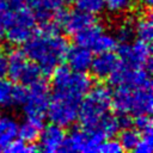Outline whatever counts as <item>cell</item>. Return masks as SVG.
<instances>
[{"mask_svg":"<svg viewBox=\"0 0 153 153\" xmlns=\"http://www.w3.org/2000/svg\"><path fill=\"white\" fill-rule=\"evenodd\" d=\"M23 44V51L26 57L36 62L44 74H50L61 63L68 50V42L63 36L60 33L45 35L38 30Z\"/></svg>","mask_w":153,"mask_h":153,"instance_id":"cell-1","label":"cell"},{"mask_svg":"<svg viewBox=\"0 0 153 153\" xmlns=\"http://www.w3.org/2000/svg\"><path fill=\"white\" fill-rule=\"evenodd\" d=\"M111 90L109 86L99 84L92 86L80 102L78 118L86 129H94L100 117L111 108Z\"/></svg>","mask_w":153,"mask_h":153,"instance_id":"cell-2","label":"cell"},{"mask_svg":"<svg viewBox=\"0 0 153 153\" xmlns=\"http://www.w3.org/2000/svg\"><path fill=\"white\" fill-rule=\"evenodd\" d=\"M81 98L69 94L67 92H54L49 100L45 115L50 123L57 124L62 128L73 126L79 115V105Z\"/></svg>","mask_w":153,"mask_h":153,"instance_id":"cell-3","label":"cell"},{"mask_svg":"<svg viewBox=\"0 0 153 153\" xmlns=\"http://www.w3.org/2000/svg\"><path fill=\"white\" fill-rule=\"evenodd\" d=\"M36 22L33 12L26 6L17 11H12L5 30L7 42L12 45H20L26 42L35 32Z\"/></svg>","mask_w":153,"mask_h":153,"instance_id":"cell-4","label":"cell"},{"mask_svg":"<svg viewBox=\"0 0 153 153\" xmlns=\"http://www.w3.org/2000/svg\"><path fill=\"white\" fill-rule=\"evenodd\" d=\"M121 63L133 68H145L152 71V48L148 42L136 41L134 43H123L118 48Z\"/></svg>","mask_w":153,"mask_h":153,"instance_id":"cell-5","label":"cell"},{"mask_svg":"<svg viewBox=\"0 0 153 153\" xmlns=\"http://www.w3.org/2000/svg\"><path fill=\"white\" fill-rule=\"evenodd\" d=\"M103 140L97 129L74 128L66 136L60 152H97Z\"/></svg>","mask_w":153,"mask_h":153,"instance_id":"cell-6","label":"cell"},{"mask_svg":"<svg viewBox=\"0 0 153 153\" xmlns=\"http://www.w3.org/2000/svg\"><path fill=\"white\" fill-rule=\"evenodd\" d=\"M27 88V97L25 103L22 105L25 116L43 118L50 100L49 84L44 79H39Z\"/></svg>","mask_w":153,"mask_h":153,"instance_id":"cell-7","label":"cell"},{"mask_svg":"<svg viewBox=\"0 0 153 153\" xmlns=\"http://www.w3.org/2000/svg\"><path fill=\"white\" fill-rule=\"evenodd\" d=\"M114 86H129L133 88L152 86L149 72L145 68H133L121 63L108 78Z\"/></svg>","mask_w":153,"mask_h":153,"instance_id":"cell-8","label":"cell"},{"mask_svg":"<svg viewBox=\"0 0 153 153\" xmlns=\"http://www.w3.org/2000/svg\"><path fill=\"white\" fill-rule=\"evenodd\" d=\"M53 18L67 35L72 36L84 30L85 27L97 23V18L94 17V14L84 12L78 8L73 11H65L63 8H61L54 14Z\"/></svg>","mask_w":153,"mask_h":153,"instance_id":"cell-9","label":"cell"},{"mask_svg":"<svg viewBox=\"0 0 153 153\" xmlns=\"http://www.w3.org/2000/svg\"><path fill=\"white\" fill-rule=\"evenodd\" d=\"M66 139V133L62 127L50 123L42 128L41 134L38 136V151H43L45 153L60 152L62 143Z\"/></svg>","mask_w":153,"mask_h":153,"instance_id":"cell-10","label":"cell"},{"mask_svg":"<svg viewBox=\"0 0 153 153\" xmlns=\"http://www.w3.org/2000/svg\"><path fill=\"white\" fill-rule=\"evenodd\" d=\"M120 65V57L112 51H103L98 53L94 57H92V62L90 66V71L96 79L104 80L110 76V74L117 68Z\"/></svg>","mask_w":153,"mask_h":153,"instance_id":"cell-11","label":"cell"},{"mask_svg":"<svg viewBox=\"0 0 153 153\" xmlns=\"http://www.w3.org/2000/svg\"><path fill=\"white\" fill-rule=\"evenodd\" d=\"M92 57L93 55L91 49L78 44L71 48L68 47V50L65 56L67 66L74 72H87L90 69Z\"/></svg>","mask_w":153,"mask_h":153,"instance_id":"cell-12","label":"cell"},{"mask_svg":"<svg viewBox=\"0 0 153 153\" xmlns=\"http://www.w3.org/2000/svg\"><path fill=\"white\" fill-rule=\"evenodd\" d=\"M25 4L33 12L36 20L43 23L53 19L54 14L63 8L65 0H25Z\"/></svg>","mask_w":153,"mask_h":153,"instance_id":"cell-13","label":"cell"},{"mask_svg":"<svg viewBox=\"0 0 153 153\" xmlns=\"http://www.w3.org/2000/svg\"><path fill=\"white\" fill-rule=\"evenodd\" d=\"M92 86H93V80L86 72L72 71L65 87L61 91H56V92H67L69 94L76 96L82 99V97L91 90Z\"/></svg>","mask_w":153,"mask_h":153,"instance_id":"cell-14","label":"cell"},{"mask_svg":"<svg viewBox=\"0 0 153 153\" xmlns=\"http://www.w3.org/2000/svg\"><path fill=\"white\" fill-rule=\"evenodd\" d=\"M153 109V99H152V86H143L133 88L131 96V105L130 112L133 115L146 114L151 115Z\"/></svg>","mask_w":153,"mask_h":153,"instance_id":"cell-15","label":"cell"},{"mask_svg":"<svg viewBox=\"0 0 153 153\" xmlns=\"http://www.w3.org/2000/svg\"><path fill=\"white\" fill-rule=\"evenodd\" d=\"M43 128V118L38 117H27L20 123H18L17 136L25 142H35Z\"/></svg>","mask_w":153,"mask_h":153,"instance_id":"cell-16","label":"cell"},{"mask_svg":"<svg viewBox=\"0 0 153 153\" xmlns=\"http://www.w3.org/2000/svg\"><path fill=\"white\" fill-rule=\"evenodd\" d=\"M27 62L25 53L19 48H13L7 54V75L11 80L18 81L23 68Z\"/></svg>","mask_w":153,"mask_h":153,"instance_id":"cell-17","label":"cell"},{"mask_svg":"<svg viewBox=\"0 0 153 153\" xmlns=\"http://www.w3.org/2000/svg\"><path fill=\"white\" fill-rule=\"evenodd\" d=\"M117 88L111 94V106L117 114H129L131 105L133 87L129 86H116Z\"/></svg>","mask_w":153,"mask_h":153,"instance_id":"cell-18","label":"cell"},{"mask_svg":"<svg viewBox=\"0 0 153 153\" xmlns=\"http://www.w3.org/2000/svg\"><path fill=\"white\" fill-rule=\"evenodd\" d=\"M135 37L140 41L151 43L153 38V24H152V13L151 7H147L146 13H143L140 18H137L134 23Z\"/></svg>","mask_w":153,"mask_h":153,"instance_id":"cell-19","label":"cell"},{"mask_svg":"<svg viewBox=\"0 0 153 153\" xmlns=\"http://www.w3.org/2000/svg\"><path fill=\"white\" fill-rule=\"evenodd\" d=\"M18 122L12 116H0V151L17 137Z\"/></svg>","mask_w":153,"mask_h":153,"instance_id":"cell-20","label":"cell"},{"mask_svg":"<svg viewBox=\"0 0 153 153\" xmlns=\"http://www.w3.org/2000/svg\"><path fill=\"white\" fill-rule=\"evenodd\" d=\"M94 129H97L103 135L104 139H110L118 134V131L121 130V127H120L117 116L105 112L98 121Z\"/></svg>","mask_w":153,"mask_h":153,"instance_id":"cell-21","label":"cell"},{"mask_svg":"<svg viewBox=\"0 0 153 153\" xmlns=\"http://www.w3.org/2000/svg\"><path fill=\"white\" fill-rule=\"evenodd\" d=\"M103 26L94 23L87 27H85L84 30L79 31L78 33L74 35V39H75V43L78 45H81V47H86L88 49H91V47L93 45L94 41L97 39V37L99 36V33L103 31Z\"/></svg>","mask_w":153,"mask_h":153,"instance_id":"cell-22","label":"cell"},{"mask_svg":"<svg viewBox=\"0 0 153 153\" xmlns=\"http://www.w3.org/2000/svg\"><path fill=\"white\" fill-rule=\"evenodd\" d=\"M135 19L126 18L123 19L115 29V38L120 43H130L135 38V29H134Z\"/></svg>","mask_w":153,"mask_h":153,"instance_id":"cell-23","label":"cell"},{"mask_svg":"<svg viewBox=\"0 0 153 153\" xmlns=\"http://www.w3.org/2000/svg\"><path fill=\"white\" fill-rule=\"evenodd\" d=\"M117 43L118 42L112 33L103 30L91 47V51H94L96 54L103 51H112L117 48Z\"/></svg>","mask_w":153,"mask_h":153,"instance_id":"cell-24","label":"cell"},{"mask_svg":"<svg viewBox=\"0 0 153 153\" xmlns=\"http://www.w3.org/2000/svg\"><path fill=\"white\" fill-rule=\"evenodd\" d=\"M41 78H42L41 67L36 62L31 61V62H26L25 67L22 71V74L19 76L18 81H20V84H23L25 86H30L33 82H36L37 80H39Z\"/></svg>","mask_w":153,"mask_h":153,"instance_id":"cell-25","label":"cell"},{"mask_svg":"<svg viewBox=\"0 0 153 153\" xmlns=\"http://www.w3.org/2000/svg\"><path fill=\"white\" fill-rule=\"evenodd\" d=\"M118 142L122 147L123 151H134L136 143L140 140V133L136 129H133L131 127L129 128H123L121 131H118Z\"/></svg>","mask_w":153,"mask_h":153,"instance_id":"cell-26","label":"cell"},{"mask_svg":"<svg viewBox=\"0 0 153 153\" xmlns=\"http://www.w3.org/2000/svg\"><path fill=\"white\" fill-rule=\"evenodd\" d=\"M5 152L7 153H33V152H37L38 151V146L32 143V142H25L23 140H17V139H13L5 148H4Z\"/></svg>","mask_w":153,"mask_h":153,"instance_id":"cell-27","label":"cell"},{"mask_svg":"<svg viewBox=\"0 0 153 153\" xmlns=\"http://www.w3.org/2000/svg\"><path fill=\"white\" fill-rule=\"evenodd\" d=\"M12 93H13V85L11 80H6L5 78H1L0 79V108L7 109L13 106Z\"/></svg>","mask_w":153,"mask_h":153,"instance_id":"cell-28","label":"cell"},{"mask_svg":"<svg viewBox=\"0 0 153 153\" xmlns=\"http://www.w3.org/2000/svg\"><path fill=\"white\" fill-rule=\"evenodd\" d=\"M134 0H104V8L114 16L122 14L130 10Z\"/></svg>","mask_w":153,"mask_h":153,"instance_id":"cell-29","label":"cell"},{"mask_svg":"<svg viewBox=\"0 0 153 153\" xmlns=\"http://www.w3.org/2000/svg\"><path fill=\"white\" fill-rule=\"evenodd\" d=\"M76 8L91 14H98L104 10V0H73Z\"/></svg>","mask_w":153,"mask_h":153,"instance_id":"cell-30","label":"cell"},{"mask_svg":"<svg viewBox=\"0 0 153 153\" xmlns=\"http://www.w3.org/2000/svg\"><path fill=\"white\" fill-rule=\"evenodd\" d=\"M133 126L136 127V130L143 133L152 131V120L149 115L146 114H140L135 115V118H133Z\"/></svg>","mask_w":153,"mask_h":153,"instance_id":"cell-31","label":"cell"},{"mask_svg":"<svg viewBox=\"0 0 153 153\" xmlns=\"http://www.w3.org/2000/svg\"><path fill=\"white\" fill-rule=\"evenodd\" d=\"M152 131L143 133L142 137H140L139 142L136 143L134 151L136 153H151L153 148V137H152Z\"/></svg>","mask_w":153,"mask_h":153,"instance_id":"cell-32","label":"cell"},{"mask_svg":"<svg viewBox=\"0 0 153 153\" xmlns=\"http://www.w3.org/2000/svg\"><path fill=\"white\" fill-rule=\"evenodd\" d=\"M11 13L12 11L10 10L8 5L4 1H0V41L5 37V30L10 20Z\"/></svg>","mask_w":153,"mask_h":153,"instance_id":"cell-33","label":"cell"},{"mask_svg":"<svg viewBox=\"0 0 153 153\" xmlns=\"http://www.w3.org/2000/svg\"><path fill=\"white\" fill-rule=\"evenodd\" d=\"M122 151L123 149H122L120 142L117 140H114L112 137H110V139H106L105 141L103 140L100 142L97 152H100V153H120Z\"/></svg>","mask_w":153,"mask_h":153,"instance_id":"cell-34","label":"cell"},{"mask_svg":"<svg viewBox=\"0 0 153 153\" xmlns=\"http://www.w3.org/2000/svg\"><path fill=\"white\" fill-rule=\"evenodd\" d=\"M27 97V88L25 87V85L20 84V85H13V93H12V100H13V106H22Z\"/></svg>","mask_w":153,"mask_h":153,"instance_id":"cell-35","label":"cell"},{"mask_svg":"<svg viewBox=\"0 0 153 153\" xmlns=\"http://www.w3.org/2000/svg\"><path fill=\"white\" fill-rule=\"evenodd\" d=\"M117 118H118V123H120L121 129L129 128V127L133 126V117L129 114H127V112L120 114V116H117Z\"/></svg>","mask_w":153,"mask_h":153,"instance_id":"cell-36","label":"cell"},{"mask_svg":"<svg viewBox=\"0 0 153 153\" xmlns=\"http://www.w3.org/2000/svg\"><path fill=\"white\" fill-rule=\"evenodd\" d=\"M7 75V55L0 51V79Z\"/></svg>","mask_w":153,"mask_h":153,"instance_id":"cell-37","label":"cell"},{"mask_svg":"<svg viewBox=\"0 0 153 153\" xmlns=\"http://www.w3.org/2000/svg\"><path fill=\"white\" fill-rule=\"evenodd\" d=\"M8 1H10L8 7H10V10H12V11H17V10L23 8L24 6H26L25 0H8Z\"/></svg>","mask_w":153,"mask_h":153,"instance_id":"cell-38","label":"cell"},{"mask_svg":"<svg viewBox=\"0 0 153 153\" xmlns=\"http://www.w3.org/2000/svg\"><path fill=\"white\" fill-rule=\"evenodd\" d=\"M142 2H143V5H146L147 7H151V5H152V1L153 0H141Z\"/></svg>","mask_w":153,"mask_h":153,"instance_id":"cell-39","label":"cell"},{"mask_svg":"<svg viewBox=\"0 0 153 153\" xmlns=\"http://www.w3.org/2000/svg\"><path fill=\"white\" fill-rule=\"evenodd\" d=\"M71 1H73V0H65V2H71Z\"/></svg>","mask_w":153,"mask_h":153,"instance_id":"cell-40","label":"cell"},{"mask_svg":"<svg viewBox=\"0 0 153 153\" xmlns=\"http://www.w3.org/2000/svg\"><path fill=\"white\" fill-rule=\"evenodd\" d=\"M0 1H4V2H7L8 0H0Z\"/></svg>","mask_w":153,"mask_h":153,"instance_id":"cell-41","label":"cell"}]
</instances>
